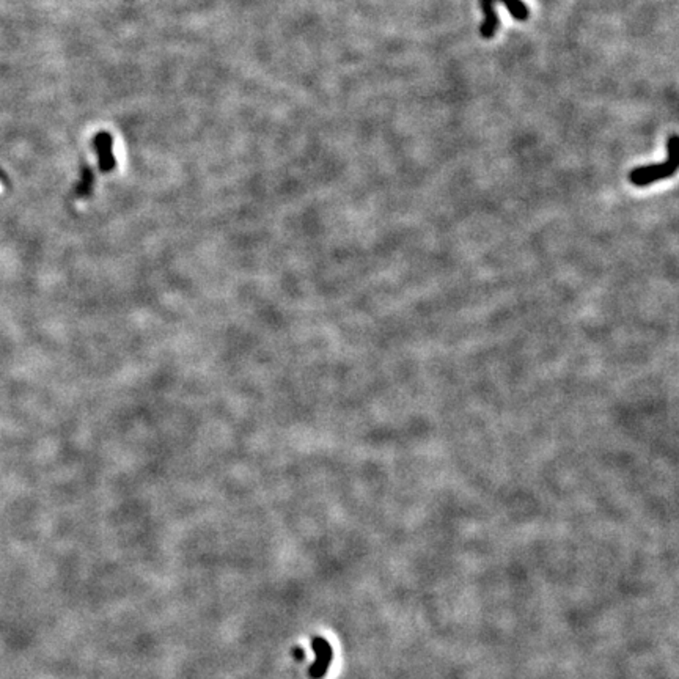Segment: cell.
Listing matches in <instances>:
<instances>
[{"label": "cell", "mask_w": 679, "mask_h": 679, "mask_svg": "<svg viewBox=\"0 0 679 679\" xmlns=\"http://www.w3.org/2000/svg\"><path fill=\"white\" fill-rule=\"evenodd\" d=\"M294 654H296V659L298 660L305 659V653H304V650H300V648H294Z\"/></svg>", "instance_id": "cell-6"}, {"label": "cell", "mask_w": 679, "mask_h": 679, "mask_svg": "<svg viewBox=\"0 0 679 679\" xmlns=\"http://www.w3.org/2000/svg\"><path fill=\"white\" fill-rule=\"evenodd\" d=\"M312 648L316 657H314V662L310 666V676L313 679H321L326 676L327 671H329V666L333 659L332 646L329 641L323 637H313Z\"/></svg>", "instance_id": "cell-4"}, {"label": "cell", "mask_w": 679, "mask_h": 679, "mask_svg": "<svg viewBox=\"0 0 679 679\" xmlns=\"http://www.w3.org/2000/svg\"><path fill=\"white\" fill-rule=\"evenodd\" d=\"M505 3L506 8L511 13V16L517 21H527L530 16V10L522 0H480L481 10L485 13V22L481 24L480 33L485 40H491L496 35L498 29V17L496 15V3Z\"/></svg>", "instance_id": "cell-2"}, {"label": "cell", "mask_w": 679, "mask_h": 679, "mask_svg": "<svg viewBox=\"0 0 679 679\" xmlns=\"http://www.w3.org/2000/svg\"><path fill=\"white\" fill-rule=\"evenodd\" d=\"M676 150H678V135L673 134L670 135V139L666 140V153H669V158L660 164L637 167V169H634L631 174H629V180H631L634 186L645 188L657 181L666 180V178H671L678 170Z\"/></svg>", "instance_id": "cell-1"}, {"label": "cell", "mask_w": 679, "mask_h": 679, "mask_svg": "<svg viewBox=\"0 0 679 679\" xmlns=\"http://www.w3.org/2000/svg\"><path fill=\"white\" fill-rule=\"evenodd\" d=\"M95 151L98 156V165L102 174H112L116 169V158L114 154V139L106 131H101L95 135Z\"/></svg>", "instance_id": "cell-3"}, {"label": "cell", "mask_w": 679, "mask_h": 679, "mask_svg": "<svg viewBox=\"0 0 679 679\" xmlns=\"http://www.w3.org/2000/svg\"><path fill=\"white\" fill-rule=\"evenodd\" d=\"M93 186H95L93 170H91L89 165H84L82 171H80V181L76 186V195L79 199H87V197L93 194Z\"/></svg>", "instance_id": "cell-5"}]
</instances>
